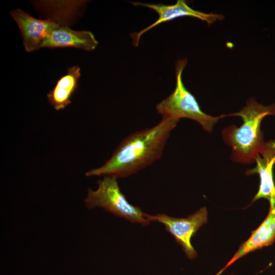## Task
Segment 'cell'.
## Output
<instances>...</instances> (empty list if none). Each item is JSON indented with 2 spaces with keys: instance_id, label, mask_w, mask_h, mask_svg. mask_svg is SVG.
Segmentation results:
<instances>
[{
  "instance_id": "1",
  "label": "cell",
  "mask_w": 275,
  "mask_h": 275,
  "mask_svg": "<svg viewBox=\"0 0 275 275\" xmlns=\"http://www.w3.org/2000/svg\"><path fill=\"white\" fill-rule=\"evenodd\" d=\"M179 121L162 117L154 126L132 133L122 141L103 165L86 175L126 177L152 164L161 158L170 133Z\"/></svg>"
},
{
  "instance_id": "2",
  "label": "cell",
  "mask_w": 275,
  "mask_h": 275,
  "mask_svg": "<svg viewBox=\"0 0 275 275\" xmlns=\"http://www.w3.org/2000/svg\"><path fill=\"white\" fill-rule=\"evenodd\" d=\"M275 116V103L263 105L251 98L239 112L226 115L238 116L243 121L239 127L232 125L223 130V137L232 149V158L236 162L249 163L262 151L265 142L261 124L266 116Z\"/></svg>"
},
{
  "instance_id": "3",
  "label": "cell",
  "mask_w": 275,
  "mask_h": 275,
  "mask_svg": "<svg viewBox=\"0 0 275 275\" xmlns=\"http://www.w3.org/2000/svg\"><path fill=\"white\" fill-rule=\"evenodd\" d=\"M187 63L186 59H179L175 64L176 86L174 91L156 105L158 113L162 117L180 120L191 119L199 123L206 131L210 132L214 125L226 115L211 116L203 112L195 96L185 88L182 73Z\"/></svg>"
},
{
  "instance_id": "4",
  "label": "cell",
  "mask_w": 275,
  "mask_h": 275,
  "mask_svg": "<svg viewBox=\"0 0 275 275\" xmlns=\"http://www.w3.org/2000/svg\"><path fill=\"white\" fill-rule=\"evenodd\" d=\"M114 176H104L97 181L96 190L88 188V195L85 200V205L89 209L96 207L103 208L111 214L132 223L148 226L150 221L139 207L130 204L121 192Z\"/></svg>"
},
{
  "instance_id": "5",
  "label": "cell",
  "mask_w": 275,
  "mask_h": 275,
  "mask_svg": "<svg viewBox=\"0 0 275 275\" xmlns=\"http://www.w3.org/2000/svg\"><path fill=\"white\" fill-rule=\"evenodd\" d=\"M150 221L157 222L163 224L165 229L180 245L186 256L193 259L197 253L191 243V239L198 230L207 222L208 212L205 207L200 209L186 218H176L169 216L164 213L155 215H146Z\"/></svg>"
},
{
  "instance_id": "6",
  "label": "cell",
  "mask_w": 275,
  "mask_h": 275,
  "mask_svg": "<svg viewBox=\"0 0 275 275\" xmlns=\"http://www.w3.org/2000/svg\"><path fill=\"white\" fill-rule=\"evenodd\" d=\"M132 4L135 6H143L150 8L155 11L158 15V18L153 23L138 32L131 34L130 37L135 47L139 46L140 38L145 33L161 23L179 17L184 16L195 17L205 21L208 24L216 21L222 20L224 18V16L222 14L206 13L196 10L191 8L184 0H178L175 4L170 5L141 2H132Z\"/></svg>"
},
{
  "instance_id": "7",
  "label": "cell",
  "mask_w": 275,
  "mask_h": 275,
  "mask_svg": "<svg viewBox=\"0 0 275 275\" xmlns=\"http://www.w3.org/2000/svg\"><path fill=\"white\" fill-rule=\"evenodd\" d=\"M10 13L20 29L24 48L28 52L42 48L51 32L61 25L52 18H36L19 8L12 10Z\"/></svg>"
},
{
  "instance_id": "8",
  "label": "cell",
  "mask_w": 275,
  "mask_h": 275,
  "mask_svg": "<svg viewBox=\"0 0 275 275\" xmlns=\"http://www.w3.org/2000/svg\"><path fill=\"white\" fill-rule=\"evenodd\" d=\"M255 167L246 171L248 175L258 174L260 178L258 191L253 199L254 202L265 199L269 205H275V183L273 168L275 165V140L265 142L260 154L255 158Z\"/></svg>"
},
{
  "instance_id": "9",
  "label": "cell",
  "mask_w": 275,
  "mask_h": 275,
  "mask_svg": "<svg viewBox=\"0 0 275 275\" xmlns=\"http://www.w3.org/2000/svg\"><path fill=\"white\" fill-rule=\"evenodd\" d=\"M275 241V205H269L268 213L249 239L239 247L232 258L216 275H220L228 267L248 253L269 246Z\"/></svg>"
},
{
  "instance_id": "10",
  "label": "cell",
  "mask_w": 275,
  "mask_h": 275,
  "mask_svg": "<svg viewBox=\"0 0 275 275\" xmlns=\"http://www.w3.org/2000/svg\"><path fill=\"white\" fill-rule=\"evenodd\" d=\"M98 42L89 31H75L65 25L56 28L43 44V47H74L86 51H92Z\"/></svg>"
},
{
  "instance_id": "11",
  "label": "cell",
  "mask_w": 275,
  "mask_h": 275,
  "mask_svg": "<svg viewBox=\"0 0 275 275\" xmlns=\"http://www.w3.org/2000/svg\"><path fill=\"white\" fill-rule=\"evenodd\" d=\"M81 75L80 68L74 66L67 69V73L58 80L47 96L49 103L58 111L71 103V97L77 89Z\"/></svg>"
}]
</instances>
